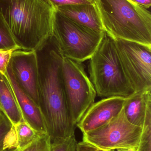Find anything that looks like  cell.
Segmentation results:
<instances>
[{
  "instance_id": "1",
  "label": "cell",
  "mask_w": 151,
  "mask_h": 151,
  "mask_svg": "<svg viewBox=\"0 0 151 151\" xmlns=\"http://www.w3.org/2000/svg\"><path fill=\"white\" fill-rule=\"evenodd\" d=\"M39 67L40 107L51 141L74 134L76 125L68 109L62 74L64 56L53 36L36 50Z\"/></svg>"
},
{
  "instance_id": "2",
  "label": "cell",
  "mask_w": 151,
  "mask_h": 151,
  "mask_svg": "<svg viewBox=\"0 0 151 151\" xmlns=\"http://www.w3.org/2000/svg\"><path fill=\"white\" fill-rule=\"evenodd\" d=\"M55 11L48 0H0V12L24 50H37L52 36Z\"/></svg>"
},
{
  "instance_id": "3",
  "label": "cell",
  "mask_w": 151,
  "mask_h": 151,
  "mask_svg": "<svg viewBox=\"0 0 151 151\" xmlns=\"http://www.w3.org/2000/svg\"><path fill=\"white\" fill-rule=\"evenodd\" d=\"M105 32L114 40L151 46V14L130 0H95Z\"/></svg>"
},
{
  "instance_id": "4",
  "label": "cell",
  "mask_w": 151,
  "mask_h": 151,
  "mask_svg": "<svg viewBox=\"0 0 151 151\" xmlns=\"http://www.w3.org/2000/svg\"><path fill=\"white\" fill-rule=\"evenodd\" d=\"M89 73L99 97L128 98L135 93L123 71L115 40L105 32L90 59Z\"/></svg>"
},
{
  "instance_id": "5",
  "label": "cell",
  "mask_w": 151,
  "mask_h": 151,
  "mask_svg": "<svg viewBox=\"0 0 151 151\" xmlns=\"http://www.w3.org/2000/svg\"><path fill=\"white\" fill-rule=\"evenodd\" d=\"M105 33L79 24L55 9L52 36L64 57L80 63L90 59Z\"/></svg>"
},
{
  "instance_id": "6",
  "label": "cell",
  "mask_w": 151,
  "mask_h": 151,
  "mask_svg": "<svg viewBox=\"0 0 151 151\" xmlns=\"http://www.w3.org/2000/svg\"><path fill=\"white\" fill-rule=\"evenodd\" d=\"M143 134V128L130 123L122 109L116 117L103 126L83 134L82 140L104 150H138Z\"/></svg>"
},
{
  "instance_id": "7",
  "label": "cell",
  "mask_w": 151,
  "mask_h": 151,
  "mask_svg": "<svg viewBox=\"0 0 151 151\" xmlns=\"http://www.w3.org/2000/svg\"><path fill=\"white\" fill-rule=\"evenodd\" d=\"M62 70L68 109L76 126L86 111L95 103L96 91L81 63L64 57Z\"/></svg>"
},
{
  "instance_id": "8",
  "label": "cell",
  "mask_w": 151,
  "mask_h": 151,
  "mask_svg": "<svg viewBox=\"0 0 151 151\" xmlns=\"http://www.w3.org/2000/svg\"><path fill=\"white\" fill-rule=\"evenodd\" d=\"M124 73L135 93L151 91V46L115 40Z\"/></svg>"
},
{
  "instance_id": "9",
  "label": "cell",
  "mask_w": 151,
  "mask_h": 151,
  "mask_svg": "<svg viewBox=\"0 0 151 151\" xmlns=\"http://www.w3.org/2000/svg\"><path fill=\"white\" fill-rule=\"evenodd\" d=\"M9 66L20 88L40 107L39 67L36 50H15Z\"/></svg>"
},
{
  "instance_id": "10",
  "label": "cell",
  "mask_w": 151,
  "mask_h": 151,
  "mask_svg": "<svg viewBox=\"0 0 151 151\" xmlns=\"http://www.w3.org/2000/svg\"><path fill=\"white\" fill-rule=\"evenodd\" d=\"M126 98H105L94 103L76 124L82 134L103 126L117 116L123 109Z\"/></svg>"
},
{
  "instance_id": "11",
  "label": "cell",
  "mask_w": 151,
  "mask_h": 151,
  "mask_svg": "<svg viewBox=\"0 0 151 151\" xmlns=\"http://www.w3.org/2000/svg\"><path fill=\"white\" fill-rule=\"evenodd\" d=\"M7 75L24 119L39 133L49 134L47 123L40 108L20 88L9 65Z\"/></svg>"
},
{
  "instance_id": "12",
  "label": "cell",
  "mask_w": 151,
  "mask_h": 151,
  "mask_svg": "<svg viewBox=\"0 0 151 151\" xmlns=\"http://www.w3.org/2000/svg\"><path fill=\"white\" fill-rule=\"evenodd\" d=\"M151 91L135 93L126 99L123 111L133 125L142 128L151 125Z\"/></svg>"
},
{
  "instance_id": "13",
  "label": "cell",
  "mask_w": 151,
  "mask_h": 151,
  "mask_svg": "<svg viewBox=\"0 0 151 151\" xmlns=\"http://www.w3.org/2000/svg\"><path fill=\"white\" fill-rule=\"evenodd\" d=\"M56 10L79 24L99 32H105L95 4H69Z\"/></svg>"
},
{
  "instance_id": "14",
  "label": "cell",
  "mask_w": 151,
  "mask_h": 151,
  "mask_svg": "<svg viewBox=\"0 0 151 151\" xmlns=\"http://www.w3.org/2000/svg\"><path fill=\"white\" fill-rule=\"evenodd\" d=\"M0 110L9 120L12 127L23 117L7 75L0 72Z\"/></svg>"
},
{
  "instance_id": "15",
  "label": "cell",
  "mask_w": 151,
  "mask_h": 151,
  "mask_svg": "<svg viewBox=\"0 0 151 151\" xmlns=\"http://www.w3.org/2000/svg\"><path fill=\"white\" fill-rule=\"evenodd\" d=\"M12 127L15 131L16 142L19 148L26 147L42 135L44 134L34 129L24 118Z\"/></svg>"
},
{
  "instance_id": "16",
  "label": "cell",
  "mask_w": 151,
  "mask_h": 151,
  "mask_svg": "<svg viewBox=\"0 0 151 151\" xmlns=\"http://www.w3.org/2000/svg\"><path fill=\"white\" fill-rule=\"evenodd\" d=\"M21 49L17 45L5 19L0 12V49Z\"/></svg>"
},
{
  "instance_id": "17",
  "label": "cell",
  "mask_w": 151,
  "mask_h": 151,
  "mask_svg": "<svg viewBox=\"0 0 151 151\" xmlns=\"http://www.w3.org/2000/svg\"><path fill=\"white\" fill-rule=\"evenodd\" d=\"M50 151H77L78 142L74 134L51 141Z\"/></svg>"
},
{
  "instance_id": "18",
  "label": "cell",
  "mask_w": 151,
  "mask_h": 151,
  "mask_svg": "<svg viewBox=\"0 0 151 151\" xmlns=\"http://www.w3.org/2000/svg\"><path fill=\"white\" fill-rule=\"evenodd\" d=\"M51 142L49 134H44L21 151H50Z\"/></svg>"
},
{
  "instance_id": "19",
  "label": "cell",
  "mask_w": 151,
  "mask_h": 151,
  "mask_svg": "<svg viewBox=\"0 0 151 151\" xmlns=\"http://www.w3.org/2000/svg\"><path fill=\"white\" fill-rule=\"evenodd\" d=\"M12 125L7 116L0 110V150L3 148L4 141Z\"/></svg>"
},
{
  "instance_id": "20",
  "label": "cell",
  "mask_w": 151,
  "mask_h": 151,
  "mask_svg": "<svg viewBox=\"0 0 151 151\" xmlns=\"http://www.w3.org/2000/svg\"><path fill=\"white\" fill-rule=\"evenodd\" d=\"M16 49L10 50L0 49V72L7 75V68L9 64L12 55Z\"/></svg>"
},
{
  "instance_id": "21",
  "label": "cell",
  "mask_w": 151,
  "mask_h": 151,
  "mask_svg": "<svg viewBox=\"0 0 151 151\" xmlns=\"http://www.w3.org/2000/svg\"><path fill=\"white\" fill-rule=\"evenodd\" d=\"M55 9L61 6L69 4H95V0H48Z\"/></svg>"
},
{
  "instance_id": "22",
  "label": "cell",
  "mask_w": 151,
  "mask_h": 151,
  "mask_svg": "<svg viewBox=\"0 0 151 151\" xmlns=\"http://www.w3.org/2000/svg\"><path fill=\"white\" fill-rule=\"evenodd\" d=\"M106 151L100 149L95 145L82 140L78 143L77 151Z\"/></svg>"
},
{
  "instance_id": "23",
  "label": "cell",
  "mask_w": 151,
  "mask_h": 151,
  "mask_svg": "<svg viewBox=\"0 0 151 151\" xmlns=\"http://www.w3.org/2000/svg\"><path fill=\"white\" fill-rule=\"evenodd\" d=\"M146 9H149L151 6V0H130Z\"/></svg>"
},
{
  "instance_id": "24",
  "label": "cell",
  "mask_w": 151,
  "mask_h": 151,
  "mask_svg": "<svg viewBox=\"0 0 151 151\" xmlns=\"http://www.w3.org/2000/svg\"><path fill=\"white\" fill-rule=\"evenodd\" d=\"M138 149H124L114 150L113 151H138Z\"/></svg>"
},
{
  "instance_id": "25",
  "label": "cell",
  "mask_w": 151,
  "mask_h": 151,
  "mask_svg": "<svg viewBox=\"0 0 151 151\" xmlns=\"http://www.w3.org/2000/svg\"></svg>"
}]
</instances>
